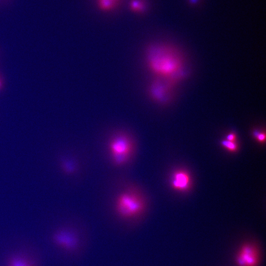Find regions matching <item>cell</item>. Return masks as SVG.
Listing matches in <instances>:
<instances>
[{
    "instance_id": "obj_1",
    "label": "cell",
    "mask_w": 266,
    "mask_h": 266,
    "mask_svg": "<svg viewBox=\"0 0 266 266\" xmlns=\"http://www.w3.org/2000/svg\"><path fill=\"white\" fill-rule=\"evenodd\" d=\"M145 64L155 77L174 84L183 76V61L180 54L170 45L153 43L146 46L144 53Z\"/></svg>"
},
{
    "instance_id": "obj_2",
    "label": "cell",
    "mask_w": 266,
    "mask_h": 266,
    "mask_svg": "<svg viewBox=\"0 0 266 266\" xmlns=\"http://www.w3.org/2000/svg\"><path fill=\"white\" fill-rule=\"evenodd\" d=\"M144 208L143 200L132 191L121 193L117 196L115 202L117 214L124 219H131L140 215Z\"/></svg>"
},
{
    "instance_id": "obj_3",
    "label": "cell",
    "mask_w": 266,
    "mask_h": 266,
    "mask_svg": "<svg viewBox=\"0 0 266 266\" xmlns=\"http://www.w3.org/2000/svg\"><path fill=\"white\" fill-rule=\"evenodd\" d=\"M133 148L131 139L127 135L119 133L114 136L109 144L113 162L117 166L125 164L132 154Z\"/></svg>"
},
{
    "instance_id": "obj_4",
    "label": "cell",
    "mask_w": 266,
    "mask_h": 266,
    "mask_svg": "<svg viewBox=\"0 0 266 266\" xmlns=\"http://www.w3.org/2000/svg\"><path fill=\"white\" fill-rule=\"evenodd\" d=\"M173 84L164 79L155 77L148 86L147 93L153 101L165 104L169 100Z\"/></svg>"
},
{
    "instance_id": "obj_5",
    "label": "cell",
    "mask_w": 266,
    "mask_h": 266,
    "mask_svg": "<svg viewBox=\"0 0 266 266\" xmlns=\"http://www.w3.org/2000/svg\"><path fill=\"white\" fill-rule=\"evenodd\" d=\"M50 238L54 246L67 252L72 251L77 246L78 240L76 235L67 229L55 230L50 234Z\"/></svg>"
},
{
    "instance_id": "obj_6",
    "label": "cell",
    "mask_w": 266,
    "mask_h": 266,
    "mask_svg": "<svg viewBox=\"0 0 266 266\" xmlns=\"http://www.w3.org/2000/svg\"><path fill=\"white\" fill-rule=\"evenodd\" d=\"M3 266H39L36 257L25 249L10 252L4 259Z\"/></svg>"
},
{
    "instance_id": "obj_7",
    "label": "cell",
    "mask_w": 266,
    "mask_h": 266,
    "mask_svg": "<svg viewBox=\"0 0 266 266\" xmlns=\"http://www.w3.org/2000/svg\"><path fill=\"white\" fill-rule=\"evenodd\" d=\"M259 259L257 248L249 243L240 248L235 257V262L238 266H257Z\"/></svg>"
},
{
    "instance_id": "obj_8",
    "label": "cell",
    "mask_w": 266,
    "mask_h": 266,
    "mask_svg": "<svg viewBox=\"0 0 266 266\" xmlns=\"http://www.w3.org/2000/svg\"><path fill=\"white\" fill-rule=\"evenodd\" d=\"M190 178L188 174L180 171L175 173L172 180V186L175 189L184 190L189 187Z\"/></svg>"
},
{
    "instance_id": "obj_9",
    "label": "cell",
    "mask_w": 266,
    "mask_h": 266,
    "mask_svg": "<svg viewBox=\"0 0 266 266\" xmlns=\"http://www.w3.org/2000/svg\"><path fill=\"white\" fill-rule=\"evenodd\" d=\"M119 1L120 0H97L99 7L103 11L112 10L116 6Z\"/></svg>"
},
{
    "instance_id": "obj_10",
    "label": "cell",
    "mask_w": 266,
    "mask_h": 266,
    "mask_svg": "<svg viewBox=\"0 0 266 266\" xmlns=\"http://www.w3.org/2000/svg\"><path fill=\"white\" fill-rule=\"evenodd\" d=\"M129 5L131 10L136 13L143 12L145 6L143 0H131Z\"/></svg>"
},
{
    "instance_id": "obj_11",
    "label": "cell",
    "mask_w": 266,
    "mask_h": 266,
    "mask_svg": "<svg viewBox=\"0 0 266 266\" xmlns=\"http://www.w3.org/2000/svg\"><path fill=\"white\" fill-rule=\"evenodd\" d=\"M222 145L227 150L234 152L237 149V145L234 141H231L226 139L221 141Z\"/></svg>"
},
{
    "instance_id": "obj_12",
    "label": "cell",
    "mask_w": 266,
    "mask_h": 266,
    "mask_svg": "<svg viewBox=\"0 0 266 266\" xmlns=\"http://www.w3.org/2000/svg\"><path fill=\"white\" fill-rule=\"evenodd\" d=\"M253 133L254 135L259 141L263 142L265 140L266 135L265 133L260 132L258 131H255Z\"/></svg>"
},
{
    "instance_id": "obj_13",
    "label": "cell",
    "mask_w": 266,
    "mask_h": 266,
    "mask_svg": "<svg viewBox=\"0 0 266 266\" xmlns=\"http://www.w3.org/2000/svg\"><path fill=\"white\" fill-rule=\"evenodd\" d=\"M226 139L229 141L235 142L236 135L235 133H231L229 134H228L226 136Z\"/></svg>"
},
{
    "instance_id": "obj_14",
    "label": "cell",
    "mask_w": 266,
    "mask_h": 266,
    "mask_svg": "<svg viewBox=\"0 0 266 266\" xmlns=\"http://www.w3.org/2000/svg\"><path fill=\"white\" fill-rule=\"evenodd\" d=\"M2 79L0 75V90L2 88Z\"/></svg>"
}]
</instances>
